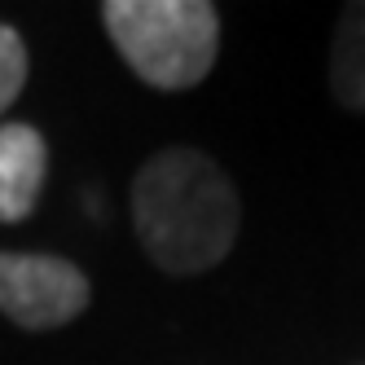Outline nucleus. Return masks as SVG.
Listing matches in <instances>:
<instances>
[{"label":"nucleus","mask_w":365,"mask_h":365,"mask_svg":"<svg viewBox=\"0 0 365 365\" xmlns=\"http://www.w3.org/2000/svg\"><path fill=\"white\" fill-rule=\"evenodd\" d=\"M48 172L44 137L31 123H5L0 128V220H27L40 202Z\"/></svg>","instance_id":"nucleus-4"},{"label":"nucleus","mask_w":365,"mask_h":365,"mask_svg":"<svg viewBox=\"0 0 365 365\" xmlns=\"http://www.w3.org/2000/svg\"><path fill=\"white\" fill-rule=\"evenodd\" d=\"M101 18L119 58L150 88H194L216 66L220 18L207 0H106Z\"/></svg>","instance_id":"nucleus-2"},{"label":"nucleus","mask_w":365,"mask_h":365,"mask_svg":"<svg viewBox=\"0 0 365 365\" xmlns=\"http://www.w3.org/2000/svg\"><path fill=\"white\" fill-rule=\"evenodd\" d=\"M133 220L154 264L190 277L229 255L238 194L202 150H163L133 180Z\"/></svg>","instance_id":"nucleus-1"},{"label":"nucleus","mask_w":365,"mask_h":365,"mask_svg":"<svg viewBox=\"0 0 365 365\" xmlns=\"http://www.w3.org/2000/svg\"><path fill=\"white\" fill-rule=\"evenodd\" d=\"M88 308V277L58 255L0 251V312L27 330H53Z\"/></svg>","instance_id":"nucleus-3"},{"label":"nucleus","mask_w":365,"mask_h":365,"mask_svg":"<svg viewBox=\"0 0 365 365\" xmlns=\"http://www.w3.org/2000/svg\"><path fill=\"white\" fill-rule=\"evenodd\" d=\"M330 84L344 106L365 110V5H348L334 31Z\"/></svg>","instance_id":"nucleus-5"},{"label":"nucleus","mask_w":365,"mask_h":365,"mask_svg":"<svg viewBox=\"0 0 365 365\" xmlns=\"http://www.w3.org/2000/svg\"><path fill=\"white\" fill-rule=\"evenodd\" d=\"M22 84H27V44L14 27L0 22V115L18 101Z\"/></svg>","instance_id":"nucleus-6"}]
</instances>
